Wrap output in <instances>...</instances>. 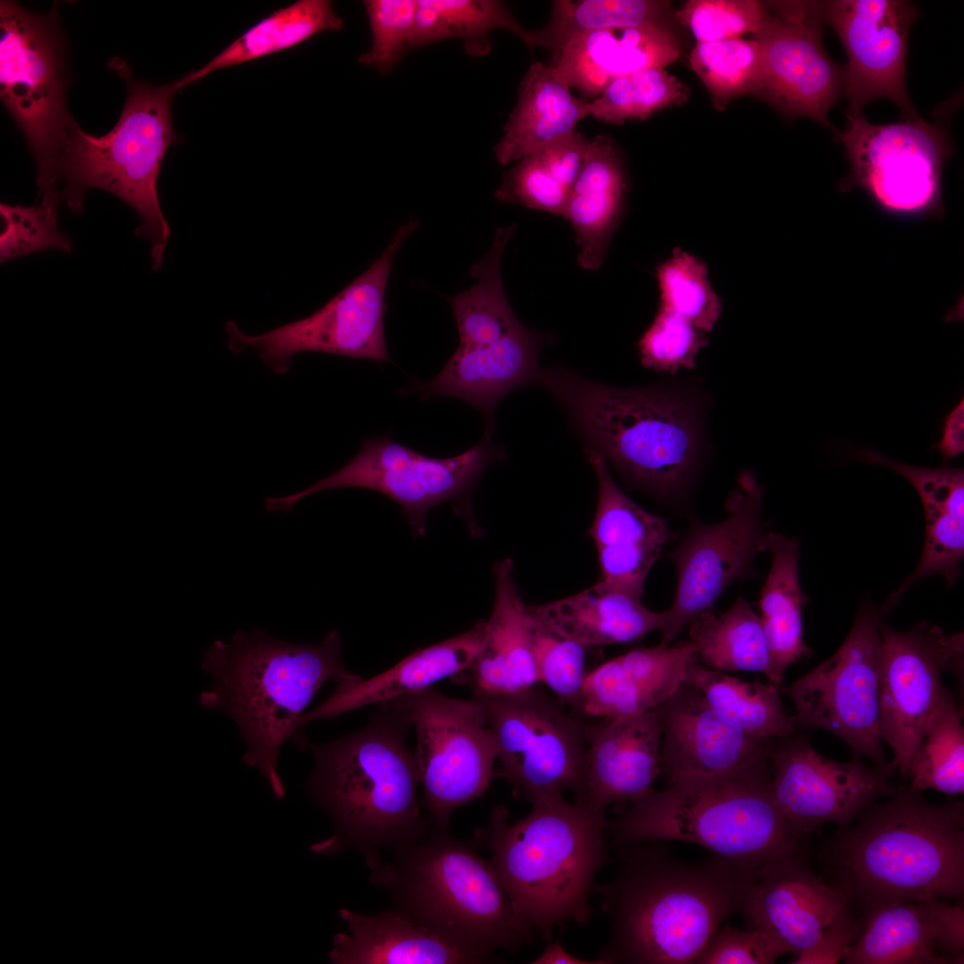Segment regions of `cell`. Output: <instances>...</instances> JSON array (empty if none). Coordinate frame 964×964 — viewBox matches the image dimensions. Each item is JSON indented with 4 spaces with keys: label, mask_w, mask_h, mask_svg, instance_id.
Returning a JSON list of instances; mask_svg holds the SVG:
<instances>
[{
    "label": "cell",
    "mask_w": 964,
    "mask_h": 964,
    "mask_svg": "<svg viewBox=\"0 0 964 964\" xmlns=\"http://www.w3.org/2000/svg\"><path fill=\"white\" fill-rule=\"evenodd\" d=\"M620 846L615 873L594 888L611 927L602 964L694 963L759 877L718 856L694 863L656 844Z\"/></svg>",
    "instance_id": "1"
},
{
    "label": "cell",
    "mask_w": 964,
    "mask_h": 964,
    "mask_svg": "<svg viewBox=\"0 0 964 964\" xmlns=\"http://www.w3.org/2000/svg\"><path fill=\"white\" fill-rule=\"evenodd\" d=\"M362 729L327 744H314L297 730L293 739L312 754L309 795L334 821L330 836L311 845L330 856L353 850L371 870L382 853L428 831L417 791L420 779L407 744L411 723L380 705Z\"/></svg>",
    "instance_id": "2"
},
{
    "label": "cell",
    "mask_w": 964,
    "mask_h": 964,
    "mask_svg": "<svg viewBox=\"0 0 964 964\" xmlns=\"http://www.w3.org/2000/svg\"><path fill=\"white\" fill-rule=\"evenodd\" d=\"M341 652L336 629L311 644L281 641L256 627L237 631L228 643L215 640L204 655L201 668L211 686L200 703L233 719L246 746L243 761L262 774L278 800L286 794L278 755L306 707L326 682L345 686L361 678L346 669Z\"/></svg>",
    "instance_id": "3"
},
{
    "label": "cell",
    "mask_w": 964,
    "mask_h": 964,
    "mask_svg": "<svg viewBox=\"0 0 964 964\" xmlns=\"http://www.w3.org/2000/svg\"><path fill=\"white\" fill-rule=\"evenodd\" d=\"M606 820L604 810L561 796L533 803L515 823L495 806L486 827L475 831L519 918L544 940L556 925L589 922L594 879L609 860Z\"/></svg>",
    "instance_id": "4"
},
{
    "label": "cell",
    "mask_w": 964,
    "mask_h": 964,
    "mask_svg": "<svg viewBox=\"0 0 964 964\" xmlns=\"http://www.w3.org/2000/svg\"><path fill=\"white\" fill-rule=\"evenodd\" d=\"M668 784L606 820L605 830L615 843L688 842L759 877L802 853L803 837L790 827L775 801L769 757L727 773Z\"/></svg>",
    "instance_id": "5"
},
{
    "label": "cell",
    "mask_w": 964,
    "mask_h": 964,
    "mask_svg": "<svg viewBox=\"0 0 964 964\" xmlns=\"http://www.w3.org/2000/svg\"><path fill=\"white\" fill-rule=\"evenodd\" d=\"M837 885L868 909L964 892V808L935 805L910 785L870 804L835 840Z\"/></svg>",
    "instance_id": "6"
},
{
    "label": "cell",
    "mask_w": 964,
    "mask_h": 964,
    "mask_svg": "<svg viewBox=\"0 0 964 964\" xmlns=\"http://www.w3.org/2000/svg\"><path fill=\"white\" fill-rule=\"evenodd\" d=\"M112 66L128 88L119 120L101 137L85 132L76 123L49 170L37 178V201L56 209L65 201L77 213L83 209L87 189L113 194L143 220L135 235L149 240L156 270L170 236L156 185L165 154L176 141L171 102L179 87L177 80L162 86L138 81L121 60H112Z\"/></svg>",
    "instance_id": "7"
},
{
    "label": "cell",
    "mask_w": 964,
    "mask_h": 964,
    "mask_svg": "<svg viewBox=\"0 0 964 964\" xmlns=\"http://www.w3.org/2000/svg\"><path fill=\"white\" fill-rule=\"evenodd\" d=\"M391 860L371 869L370 880L387 892L393 908L453 940L494 952H517L534 938L487 860L447 828L391 851Z\"/></svg>",
    "instance_id": "8"
},
{
    "label": "cell",
    "mask_w": 964,
    "mask_h": 964,
    "mask_svg": "<svg viewBox=\"0 0 964 964\" xmlns=\"http://www.w3.org/2000/svg\"><path fill=\"white\" fill-rule=\"evenodd\" d=\"M558 400L587 443L625 474L660 491L680 486L697 455L699 421L681 395L659 387L618 388L564 367L538 382Z\"/></svg>",
    "instance_id": "9"
},
{
    "label": "cell",
    "mask_w": 964,
    "mask_h": 964,
    "mask_svg": "<svg viewBox=\"0 0 964 964\" xmlns=\"http://www.w3.org/2000/svg\"><path fill=\"white\" fill-rule=\"evenodd\" d=\"M380 705L415 727L422 805L434 826L448 828L453 811L482 795L494 775L496 743L479 702L429 687Z\"/></svg>",
    "instance_id": "10"
},
{
    "label": "cell",
    "mask_w": 964,
    "mask_h": 964,
    "mask_svg": "<svg viewBox=\"0 0 964 964\" xmlns=\"http://www.w3.org/2000/svg\"><path fill=\"white\" fill-rule=\"evenodd\" d=\"M419 226L418 219L409 218L364 272L310 316L259 335L245 334L228 321L229 350L235 354L255 350L277 374L287 373L292 357L302 352L392 362L385 337L386 290L397 252Z\"/></svg>",
    "instance_id": "11"
},
{
    "label": "cell",
    "mask_w": 964,
    "mask_h": 964,
    "mask_svg": "<svg viewBox=\"0 0 964 964\" xmlns=\"http://www.w3.org/2000/svg\"><path fill=\"white\" fill-rule=\"evenodd\" d=\"M883 606L866 600L838 650L786 687L795 727L819 728L844 740L855 757L888 763L879 731Z\"/></svg>",
    "instance_id": "12"
},
{
    "label": "cell",
    "mask_w": 964,
    "mask_h": 964,
    "mask_svg": "<svg viewBox=\"0 0 964 964\" xmlns=\"http://www.w3.org/2000/svg\"><path fill=\"white\" fill-rule=\"evenodd\" d=\"M0 95L36 159L47 171L77 123L66 104V74L57 12L39 14L0 4Z\"/></svg>",
    "instance_id": "13"
},
{
    "label": "cell",
    "mask_w": 964,
    "mask_h": 964,
    "mask_svg": "<svg viewBox=\"0 0 964 964\" xmlns=\"http://www.w3.org/2000/svg\"><path fill=\"white\" fill-rule=\"evenodd\" d=\"M480 703L506 779L531 804L584 793V724L536 686L498 696H473Z\"/></svg>",
    "instance_id": "14"
},
{
    "label": "cell",
    "mask_w": 964,
    "mask_h": 964,
    "mask_svg": "<svg viewBox=\"0 0 964 964\" xmlns=\"http://www.w3.org/2000/svg\"><path fill=\"white\" fill-rule=\"evenodd\" d=\"M467 451L447 458L425 455L387 436L366 439L345 466L306 489L265 499L267 511L288 513L303 498L325 490L357 487L381 493L397 503L414 536L426 534L428 512L456 501L474 486L483 471L503 456L490 432Z\"/></svg>",
    "instance_id": "15"
},
{
    "label": "cell",
    "mask_w": 964,
    "mask_h": 964,
    "mask_svg": "<svg viewBox=\"0 0 964 964\" xmlns=\"http://www.w3.org/2000/svg\"><path fill=\"white\" fill-rule=\"evenodd\" d=\"M845 148L851 172L841 189L860 188L883 210L907 215L943 212L941 178L952 145L944 125L921 117L874 124L847 115L834 130Z\"/></svg>",
    "instance_id": "16"
},
{
    "label": "cell",
    "mask_w": 964,
    "mask_h": 964,
    "mask_svg": "<svg viewBox=\"0 0 964 964\" xmlns=\"http://www.w3.org/2000/svg\"><path fill=\"white\" fill-rule=\"evenodd\" d=\"M738 485L727 500V517L715 524L694 521L669 554L677 583L673 602L664 611L663 644H670L692 620L711 611L732 583L751 576L755 556L766 550L763 489L749 471L739 476Z\"/></svg>",
    "instance_id": "17"
},
{
    "label": "cell",
    "mask_w": 964,
    "mask_h": 964,
    "mask_svg": "<svg viewBox=\"0 0 964 964\" xmlns=\"http://www.w3.org/2000/svg\"><path fill=\"white\" fill-rule=\"evenodd\" d=\"M880 736L892 749L889 768L908 777L909 765L947 688L942 672L960 676L963 634L922 621L907 631L880 627Z\"/></svg>",
    "instance_id": "18"
},
{
    "label": "cell",
    "mask_w": 964,
    "mask_h": 964,
    "mask_svg": "<svg viewBox=\"0 0 964 964\" xmlns=\"http://www.w3.org/2000/svg\"><path fill=\"white\" fill-rule=\"evenodd\" d=\"M775 14L766 10L753 35L761 54L758 92L782 113L810 118L835 129L829 111L843 96V68L822 44V2L779 4Z\"/></svg>",
    "instance_id": "19"
},
{
    "label": "cell",
    "mask_w": 964,
    "mask_h": 964,
    "mask_svg": "<svg viewBox=\"0 0 964 964\" xmlns=\"http://www.w3.org/2000/svg\"><path fill=\"white\" fill-rule=\"evenodd\" d=\"M769 763L775 801L802 837L827 821L845 827L875 800L896 790L889 766L869 767L860 757L848 762L830 760L804 735L775 740Z\"/></svg>",
    "instance_id": "20"
},
{
    "label": "cell",
    "mask_w": 964,
    "mask_h": 964,
    "mask_svg": "<svg viewBox=\"0 0 964 964\" xmlns=\"http://www.w3.org/2000/svg\"><path fill=\"white\" fill-rule=\"evenodd\" d=\"M822 10L848 57L843 68L847 115L862 114L872 101L887 98L903 118L918 116L905 81L908 36L918 8L903 0H835L822 2Z\"/></svg>",
    "instance_id": "21"
},
{
    "label": "cell",
    "mask_w": 964,
    "mask_h": 964,
    "mask_svg": "<svg viewBox=\"0 0 964 964\" xmlns=\"http://www.w3.org/2000/svg\"><path fill=\"white\" fill-rule=\"evenodd\" d=\"M656 710L661 727L660 775L668 783L741 769L769 757L777 740L735 726L686 682Z\"/></svg>",
    "instance_id": "22"
},
{
    "label": "cell",
    "mask_w": 964,
    "mask_h": 964,
    "mask_svg": "<svg viewBox=\"0 0 964 964\" xmlns=\"http://www.w3.org/2000/svg\"><path fill=\"white\" fill-rule=\"evenodd\" d=\"M849 903L837 885L814 876L800 853L765 870L741 911L752 928L769 933L796 956L812 947L825 928L850 915Z\"/></svg>",
    "instance_id": "23"
},
{
    "label": "cell",
    "mask_w": 964,
    "mask_h": 964,
    "mask_svg": "<svg viewBox=\"0 0 964 964\" xmlns=\"http://www.w3.org/2000/svg\"><path fill=\"white\" fill-rule=\"evenodd\" d=\"M598 482V501L590 528L602 584L642 599L646 578L670 538L665 519L634 503L612 479L605 459L586 448Z\"/></svg>",
    "instance_id": "24"
},
{
    "label": "cell",
    "mask_w": 964,
    "mask_h": 964,
    "mask_svg": "<svg viewBox=\"0 0 964 964\" xmlns=\"http://www.w3.org/2000/svg\"><path fill=\"white\" fill-rule=\"evenodd\" d=\"M584 799L605 810L646 794L660 775L661 727L656 709L584 724ZM577 799V798H575Z\"/></svg>",
    "instance_id": "25"
},
{
    "label": "cell",
    "mask_w": 964,
    "mask_h": 964,
    "mask_svg": "<svg viewBox=\"0 0 964 964\" xmlns=\"http://www.w3.org/2000/svg\"><path fill=\"white\" fill-rule=\"evenodd\" d=\"M544 337L522 324L499 340L484 345H459L441 371L407 391L421 399L451 396L478 410L492 427L498 403L514 389L538 382L539 352Z\"/></svg>",
    "instance_id": "26"
},
{
    "label": "cell",
    "mask_w": 964,
    "mask_h": 964,
    "mask_svg": "<svg viewBox=\"0 0 964 964\" xmlns=\"http://www.w3.org/2000/svg\"><path fill=\"white\" fill-rule=\"evenodd\" d=\"M852 456L889 469L915 488L925 515V540L919 561L901 586L883 604L886 614L914 584L941 575L947 586L956 583L964 557V471L960 468H927L888 458L871 448Z\"/></svg>",
    "instance_id": "27"
},
{
    "label": "cell",
    "mask_w": 964,
    "mask_h": 964,
    "mask_svg": "<svg viewBox=\"0 0 964 964\" xmlns=\"http://www.w3.org/2000/svg\"><path fill=\"white\" fill-rule=\"evenodd\" d=\"M348 933H337L328 959L335 964H479L494 952L461 943L420 925L393 907L365 915L338 910Z\"/></svg>",
    "instance_id": "28"
},
{
    "label": "cell",
    "mask_w": 964,
    "mask_h": 964,
    "mask_svg": "<svg viewBox=\"0 0 964 964\" xmlns=\"http://www.w3.org/2000/svg\"><path fill=\"white\" fill-rule=\"evenodd\" d=\"M696 660L691 640L628 651L587 673L582 712L619 719L654 710L684 683L687 667Z\"/></svg>",
    "instance_id": "29"
},
{
    "label": "cell",
    "mask_w": 964,
    "mask_h": 964,
    "mask_svg": "<svg viewBox=\"0 0 964 964\" xmlns=\"http://www.w3.org/2000/svg\"><path fill=\"white\" fill-rule=\"evenodd\" d=\"M548 67L569 88L597 97L615 79L646 69H664L680 51L662 25L611 28L578 35L553 51Z\"/></svg>",
    "instance_id": "30"
},
{
    "label": "cell",
    "mask_w": 964,
    "mask_h": 964,
    "mask_svg": "<svg viewBox=\"0 0 964 964\" xmlns=\"http://www.w3.org/2000/svg\"><path fill=\"white\" fill-rule=\"evenodd\" d=\"M514 564L504 559L494 567V602L485 621V644L477 658L451 677L473 696L508 695L539 683L527 625V605L514 579Z\"/></svg>",
    "instance_id": "31"
},
{
    "label": "cell",
    "mask_w": 964,
    "mask_h": 964,
    "mask_svg": "<svg viewBox=\"0 0 964 964\" xmlns=\"http://www.w3.org/2000/svg\"><path fill=\"white\" fill-rule=\"evenodd\" d=\"M485 644V621L466 632L420 649L388 670L369 679L337 686L335 691L314 709L303 713L297 729L311 721L329 719L375 703L429 688L452 677L469 666Z\"/></svg>",
    "instance_id": "32"
},
{
    "label": "cell",
    "mask_w": 964,
    "mask_h": 964,
    "mask_svg": "<svg viewBox=\"0 0 964 964\" xmlns=\"http://www.w3.org/2000/svg\"><path fill=\"white\" fill-rule=\"evenodd\" d=\"M626 191L623 162L614 142L602 135L589 139L561 215L575 231L580 247L578 263L584 270L602 266L621 220Z\"/></svg>",
    "instance_id": "33"
},
{
    "label": "cell",
    "mask_w": 964,
    "mask_h": 964,
    "mask_svg": "<svg viewBox=\"0 0 964 964\" xmlns=\"http://www.w3.org/2000/svg\"><path fill=\"white\" fill-rule=\"evenodd\" d=\"M528 611L559 634L586 647L637 641L663 628L664 611L646 608L641 598L598 581L574 595Z\"/></svg>",
    "instance_id": "34"
},
{
    "label": "cell",
    "mask_w": 964,
    "mask_h": 964,
    "mask_svg": "<svg viewBox=\"0 0 964 964\" xmlns=\"http://www.w3.org/2000/svg\"><path fill=\"white\" fill-rule=\"evenodd\" d=\"M589 116V103L575 97L553 71L541 62L529 66L519 97L494 146L501 165L518 162L553 140L576 130Z\"/></svg>",
    "instance_id": "35"
},
{
    "label": "cell",
    "mask_w": 964,
    "mask_h": 964,
    "mask_svg": "<svg viewBox=\"0 0 964 964\" xmlns=\"http://www.w3.org/2000/svg\"><path fill=\"white\" fill-rule=\"evenodd\" d=\"M765 548L772 562L760 591V618L769 656V682L780 687L787 668L811 654L803 637L808 597L800 584L797 539L768 532Z\"/></svg>",
    "instance_id": "36"
},
{
    "label": "cell",
    "mask_w": 964,
    "mask_h": 964,
    "mask_svg": "<svg viewBox=\"0 0 964 964\" xmlns=\"http://www.w3.org/2000/svg\"><path fill=\"white\" fill-rule=\"evenodd\" d=\"M845 952L846 964H944L935 953L931 913L924 900L878 904Z\"/></svg>",
    "instance_id": "37"
},
{
    "label": "cell",
    "mask_w": 964,
    "mask_h": 964,
    "mask_svg": "<svg viewBox=\"0 0 964 964\" xmlns=\"http://www.w3.org/2000/svg\"><path fill=\"white\" fill-rule=\"evenodd\" d=\"M344 28L328 0H299L277 10L245 31L204 66L178 79L181 89L216 71L256 60L308 40L318 33Z\"/></svg>",
    "instance_id": "38"
},
{
    "label": "cell",
    "mask_w": 964,
    "mask_h": 964,
    "mask_svg": "<svg viewBox=\"0 0 964 964\" xmlns=\"http://www.w3.org/2000/svg\"><path fill=\"white\" fill-rule=\"evenodd\" d=\"M515 229V224L496 229L489 251L470 268L475 283L447 298L457 324L459 345L494 343L521 324L508 302L501 269L503 250Z\"/></svg>",
    "instance_id": "39"
},
{
    "label": "cell",
    "mask_w": 964,
    "mask_h": 964,
    "mask_svg": "<svg viewBox=\"0 0 964 964\" xmlns=\"http://www.w3.org/2000/svg\"><path fill=\"white\" fill-rule=\"evenodd\" d=\"M684 682L698 689L726 719L748 734L780 739L796 728L794 718L784 710L779 686L769 682H745L707 668L698 660L687 667Z\"/></svg>",
    "instance_id": "40"
},
{
    "label": "cell",
    "mask_w": 964,
    "mask_h": 964,
    "mask_svg": "<svg viewBox=\"0 0 964 964\" xmlns=\"http://www.w3.org/2000/svg\"><path fill=\"white\" fill-rule=\"evenodd\" d=\"M506 29L533 49L532 30L525 29L507 5L497 0H417L411 50L441 40L465 41L470 54L486 53L487 35Z\"/></svg>",
    "instance_id": "41"
},
{
    "label": "cell",
    "mask_w": 964,
    "mask_h": 964,
    "mask_svg": "<svg viewBox=\"0 0 964 964\" xmlns=\"http://www.w3.org/2000/svg\"><path fill=\"white\" fill-rule=\"evenodd\" d=\"M696 655L719 671H757L768 678L769 656L760 616L739 596L724 613L706 611L689 624Z\"/></svg>",
    "instance_id": "42"
},
{
    "label": "cell",
    "mask_w": 964,
    "mask_h": 964,
    "mask_svg": "<svg viewBox=\"0 0 964 964\" xmlns=\"http://www.w3.org/2000/svg\"><path fill=\"white\" fill-rule=\"evenodd\" d=\"M669 3L655 0H555L546 24L533 32V46L554 51L588 31L664 25Z\"/></svg>",
    "instance_id": "43"
},
{
    "label": "cell",
    "mask_w": 964,
    "mask_h": 964,
    "mask_svg": "<svg viewBox=\"0 0 964 964\" xmlns=\"http://www.w3.org/2000/svg\"><path fill=\"white\" fill-rule=\"evenodd\" d=\"M910 786L945 794L964 792V729L961 710L946 690L909 765Z\"/></svg>",
    "instance_id": "44"
},
{
    "label": "cell",
    "mask_w": 964,
    "mask_h": 964,
    "mask_svg": "<svg viewBox=\"0 0 964 964\" xmlns=\"http://www.w3.org/2000/svg\"><path fill=\"white\" fill-rule=\"evenodd\" d=\"M689 60L719 111L739 96L758 95L761 54L755 39L737 37L696 43Z\"/></svg>",
    "instance_id": "45"
},
{
    "label": "cell",
    "mask_w": 964,
    "mask_h": 964,
    "mask_svg": "<svg viewBox=\"0 0 964 964\" xmlns=\"http://www.w3.org/2000/svg\"><path fill=\"white\" fill-rule=\"evenodd\" d=\"M688 87L665 69L652 68L613 79L589 103V116L608 123L645 120L657 111L681 104Z\"/></svg>",
    "instance_id": "46"
},
{
    "label": "cell",
    "mask_w": 964,
    "mask_h": 964,
    "mask_svg": "<svg viewBox=\"0 0 964 964\" xmlns=\"http://www.w3.org/2000/svg\"><path fill=\"white\" fill-rule=\"evenodd\" d=\"M655 270L659 308L683 318L705 333L711 331L722 312V299L711 285L706 263L676 247Z\"/></svg>",
    "instance_id": "47"
},
{
    "label": "cell",
    "mask_w": 964,
    "mask_h": 964,
    "mask_svg": "<svg viewBox=\"0 0 964 964\" xmlns=\"http://www.w3.org/2000/svg\"><path fill=\"white\" fill-rule=\"evenodd\" d=\"M527 625L539 682L545 684L561 704L582 711L587 647L573 641L531 615Z\"/></svg>",
    "instance_id": "48"
},
{
    "label": "cell",
    "mask_w": 964,
    "mask_h": 964,
    "mask_svg": "<svg viewBox=\"0 0 964 964\" xmlns=\"http://www.w3.org/2000/svg\"><path fill=\"white\" fill-rule=\"evenodd\" d=\"M370 29V46L358 62L381 76L389 75L411 50L417 1L363 2Z\"/></svg>",
    "instance_id": "49"
},
{
    "label": "cell",
    "mask_w": 964,
    "mask_h": 964,
    "mask_svg": "<svg viewBox=\"0 0 964 964\" xmlns=\"http://www.w3.org/2000/svg\"><path fill=\"white\" fill-rule=\"evenodd\" d=\"M708 344L704 331L659 308L652 323L640 338L638 349L644 366L673 374L681 369H694L696 355Z\"/></svg>",
    "instance_id": "50"
},
{
    "label": "cell",
    "mask_w": 964,
    "mask_h": 964,
    "mask_svg": "<svg viewBox=\"0 0 964 964\" xmlns=\"http://www.w3.org/2000/svg\"><path fill=\"white\" fill-rule=\"evenodd\" d=\"M0 215L2 263L46 249L71 251V241L57 226L58 210L40 204L34 206L1 204Z\"/></svg>",
    "instance_id": "51"
},
{
    "label": "cell",
    "mask_w": 964,
    "mask_h": 964,
    "mask_svg": "<svg viewBox=\"0 0 964 964\" xmlns=\"http://www.w3.org/2000/svg\"><path fill=\"white\" fill-rule=\"evenodd\" d=\"M765 14L764 4L753 0H691L676 16L702 43L754 35Z\"/></svg>",
    "instance_id": "52"
},
{
    "label": "cell",
    "mask_w": 964,
    "mask_h": 964,
    "mask_svg": "<svg viewBox=\"0 0 964 964\" xmlns=\"http://www.w3.org/2000/svg\"><path fill=\"white\" fill-rule=\"evenodd\" d=\"M569 191L554 169L534 153L505 172L494 197L501 203L562 215Z\"/></svg>",
    "instance_id": "53"
},
{
    "label": "cell",
    "mask_w": 964,
    "mask_h": 964,
    "mask_svg": "<svg viewBox=\"0 0 964 964\" xmlns=\"http://www.w3.org/2000/svg\"><path fill=\"white\" fill-rule=\"evenodd\" d=\"M786 953L776 938L761 929L726 926L716 930L694 963L770 964Z\"/></svg>",
    "instance_id": "54"
},
{
    "label": "cell",
    "mask_w": 964,
    "mask_h": 964,
    "mask_svg": "<svg viewBox=\"0 0 964 964\" xmlns=\"http://www.w3.org/2000/svg\"><path fill=\"white\" fill-rule=\"evenodd\" d=\"M933 919L935 949L949 963H963L964 908L962 903L951 905L938 898L924 900Z\"/></svg>",
    "instance_id": "55"
},
{
    "label": "cell",
    "mask_w": 964,
    "mask_h": 964,
    "mask_svg": "<svg viewBox=\"0 0 964 964\" xmlns=\"http://www.w3.org/2000/svg\"><path fill=\"white\" fill-rule=\"evenodd\" d=\"M860 931V924L853 920L850 914L825 928L816 943L794 956L790 963H838L843 960L846 950L856 941Z\"/></svg>",
    "instance_id": "56"
},
{
    "label": "cell",
    "mask_w": 964,
    "mask_h": 964,
    "mask_svg": "<svg viewBox=\"0 0 964 964\" xmlns=\"http://www.w3.org/2000/svg\"><path fill=\"white\" fill-rule=\"evenodd\" d=\"M945 464L964 452V398L952 408L943 420L942 435L935 445Z\"/></svg>",
    "instance_id": "57"
},
{
    "label": "cell",
    "mask_w": 964,
    "mask_h": 964,
    "mask_svg": "<svg viewBox=\"0 0 964 964\" xmlns=\"http://www.w3.org/2000/svg\"><path fill=\"white\" fill-rule=\"evenodd\" d=\"M533 964H602L597 960L580 959L569 953L560 941L551 943L533 961Z\"/></svg>",
    "instance_id": "58"
}]
</instances>
